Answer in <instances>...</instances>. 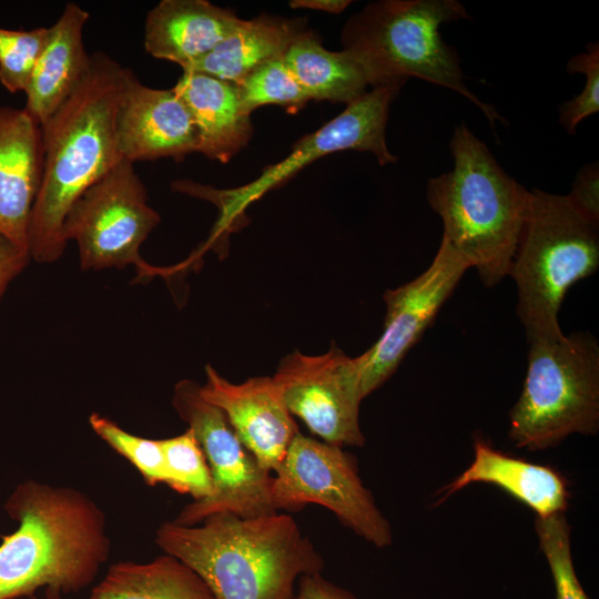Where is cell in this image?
Returning a JSON list of instances; mask_svg holds the SVG:
<instances>
[{
  "instance_id": "obj_1",
  "label": "cell",
  "mask_w": 599,
  "mask_h": 599,
  "mask_svg": "<svg viewBox=\"0 0 599 599\" xmlns=\"http://www.w3.org/2000/svg\"><path fill=\"white\" fill-rule=\"evenodd\" d=\"M18 522L0 544V599L78 593L109 559L111 540L99 505L83 491L27 479L4 501Z\"/></svg>"
},
{
  "instance_id": "obj_2",
  "label": "cell",
  "mask_w": 599,
  "mask_h": 599,
  "mask_svg": "<svg viewBox=\"0 0 599 599\" xmlns=\"http://www.w3.org/2000/svg\"><path fill=\"white\" fill-rule=\"evenodd\" d=\"M125 71L103 52L91 54L84 79L42 125V179L28 232V252L37 263L63 255V223L71 206L123 160L115 113Z\"/></svg>"
},
{
  "instance_id": "obj_3",
  "label": "cell",
  "mask_w": 599,
  "mask_h": 599,
  "mask_svg": "<svg viewBox=\"0 0 599 599\" xmlns=\"http://www.w3.org/2000/svg\"><path fill=\"white\" fill-rule=\"evenodd\" d=\"M155 544L192 568L214 599H291L325 561L291 515L216 512L194 526L162 522Z\"/></svg>"
},
{
  "instance_id": "obj_4",
  "label": "cell",
  "mask_w": 599,
  "mask_h": 599,
  "mask_svg": "<svg viewBox=\"0 0 599 599\" xmlns=\"http://www.w3.org/2000/svg\"><path fill=\"white\" fill-rule=\"evenodd\" d=\"M449 148L453 170L427 181L426 197L443 221V237L491 287L509 274L530 192L464 123Z\"/></svg>"
},
{
  "instance_id": "obj_5",
  "label": "cell",
  "mask_w": 599,
  "mask_h": 599,
  "mask_svg": "<svg viewBox=\"0 0 599 599\" xmlns=\"http://www.w3.org/2000/svg\"><path fill=\"white\" fill-rule=\"evenodd\" d=\"M460 19L470 16L456 0L370 2L344 26L343 49L359 61L373 88L410 77L448 88L476 104L494 129L504 119L466 87L458 53L439 32L441 24Z\"/></svg>"
},
{
  "instance_id": "obj_6",
  "label": "cell",
  "mask_w": 599,
  "mask_h": 599,
  "mask_svg": "<svg viewBox=\"0 0 599 599\" xmlns=\"http://www.w3.org/2000/svg\"><path fill=\"white\" fill-rule=\"evenodd\" d=\"M524 229L510 266L516 312L528 343L556 341L568 290L599 266V223L578 212L567 195L529 191Z\"/></svg>"
},
{
  "instance_id": "obj_7",
  "label": "cell",
  "mask_w": 599,
  "mask_h": 599,
  "mask_svg": "<svg viewBox=\"0 0 599 599\" xmlns=\"http://www.w3.org/2000/svg\"><path fill=\"white\" fill-rule=\"evenodd\" d=\"M508 436L531 451L559 445L573 434L599 429V345L588 332L529 343L518 400L509 412Z\"/></svg>"
},
{
  "instance_id": "obj_8",
  "label": "cell",
  "mask_w": 599,
  "mask_h": 599,
  "mask_svg": "<svg viewBox=\"0 0 599 599\" xmlns=\"http://www.w3.org/2000/svg\"><path fill=\"white\" fill-rule=\"evenodd\" d=\"M405 82L374 87L358 100L315 132L298 140L281 162L266 166L251 183L229 190H217L187 180L172 182L176 192L214 203L220 210L215 235L238 223L244 210L272 189L292 179L313 161L343 150L373 153L380 165L397 161L385 139L389 108Z\"/></svg>"
},
{
  "instance_id": "obj_9",
  "label": "cell",
  "mask_w": 599,
  "mask_h": 599,
  "mask_svg": "<svg viewBox=\"0 0 599 599\" xmlns=\"http://www.w3.org/2000/svg\"><path fill=\"white\" fill-rule=\"evenodd\" d=\"M160 221L133 163L123 159L71 206L63 236L77 242L83 271L134 265L140 278H149L156 268L141 258L140 247Z\"/></svg>"
},
{
  "instance_id": "obj_10",
  "label": "cell",
  "mask_w": 599,
  "mask_h": 599,
  "mask_svg": "<svg viewBox=\"0 0 599 599\" xmlns=\"http://www.w3.org/2000/svg\"><path fill=\"white\" fill-rule=\"evenodd\" d=\"M172 406L196 437L213 480V495L187 504L173 521L194 526L216 512L243 518L276 512L270 471L242 444L225 414L202 397L200 385L191 379L176 383Z\"/></svg>"
},
{
  "instance_id": "obj_11",
  "label": "cell",
  "mask_w": 599,
  "mask_h": 599,
  "mask_svg": "<svg viewBox=\"0 0 599 599\" xmlns=\"http://www.w3.org/2000/svg\"><path fill=\"white\" fill-rule=\"evenodd\" d=\"M271 495L277 511L317 504L375 547L393 542L390 524L364 486L355 457L341 446L298 432L272 477Z\"/></svg>"
},
{
  "instance_id": "obj_12",
  "label": "cell",
  "mask_w": 599,
  "mask_h": 599,
  "mask_svg": "<svg viewBox=\"0 0 599 599\" xmlns=\"http://www.w3.org/2000/svg\"><path fill=\"white\" fill-rule=\"evenodd\" d=\"M288 412L325 443L362 447L359 426L363 393L356 357L335 344L322 355L293 352L280 363L273 376Z\"/></svg>"
},
{
  "instance_id": "obj_13",
  "label": "cell",
  "mask_w": 599,
  "mask_h": 599,
  "mask_svg": "<svg viewBox=\"0 0 599 599\" xmlns=\"http://www.w3.org/2000/svg\"><path fill=\"white\" fill-rule=\"evenodd\" d=\"M468 268L466 261L441 236L428 268L413 281L384 294L386 315L383 333L369 349L356 357L364 398L394 374Z\"/></svg>"
},
{
  "instance_id": "obj_14",
  "label": "cell",
  "mask_w": 599,
  "mask_h": 599,
  "mask_svg": "<svg viewBox=\"0 0 599 599\" xmlns=\"http://www.w3.org/2000/svg\"><path fill=\"white\" fill-rule=\"evenodd\" d=\"M115 133L122 158L136 161L182 160L197 150L192 116L173 89L143 84L126 68L115 113Z\"/></svg>"
},
{
  "instance_id": "obj_15",
  "label": "cell",
  "mask_w": 599,
  "mask_h": 599,
  "mask_svg": "<svg viewBox=\"0 0 599 599\" xmlns=\"http://www.w3.org/2000/svg\"><path fill=\"white\" fill-rule=\"evenodd\" d=\"M202 397L227 417L242 444L267 471L282 463L298 427L273 377H253L233 384L205 366Z\"/></svg>"
},
{
  "instance_id": "obj_16",
  "label": "cell",
  "mask_w": 599,
  "mask_h": 599,
  "mask_svg": "<svg viewBox=\"0 0 599 599\" xmlns=\"http://www.w3.org/2000/svg\"><path fill=\"white\" fill-rule=\"evenodd\" d=\"M43 161L42 126L24 108L0 106V237L27 251Z\"/></svg>"
},
{
  "instance_id": "obj_17",
  "label": "cell",
  "mask_w": 599,
  "mask_h": 599,
  "mask_svg": "<svg viewBox=\"0 0 599 599\" xmlns=\"http://www.w3.org/2000/svg\"><path fill=\"white\" fill-rule=\"evenodd\" d=\"M241 22L233 11L206 0H162L146 14L144 49L153 58L185 70Z\"/></svg>"
},
{
  "instance_id": "obj_18",
  "label": "cell",
  "mask_w": 599,
  "mask_h": 599,
  "mask_svg": "<svg viewBox=\"0 0 599 599\" xmlns=\"http://www.w3.org/2000/svg\"><path fill=\"white\" fill-rule=\"evenodd\" d=\"M90 13L67 3L49 27L48 40L24 91V109L42 126L70 98L87 75L91 54L85 50L83 29Z\"/></svg>"
},
{
  "instance_id": "obj_19",
  "label": "cell",
  "mask_w": 599,
  "mask_h": 599,
  "mask_svg": "<svg viewBox=\"0 0 599 599\" xmlns=\"http://www.w3.org/2000/svg\"><path fill=\"white\" fill-rule=\"evenodd\" d=\"M474 454L469 467L441 489L439 502L469 484L487 483L521 501L537 517L567 510L568 480L555 468L508 456L481 438L475 439Z\"/></svg>"
},
{
  "instance_id": "obj_20",
  "label": "cell",
  "mask_w": 599,
  "mask_h": 599,
  "mask_svg": "<svg viewBox=\"0 0 599 599\" xmlns=\"http://www.w3.org/2000/svg\"><path fill=\"white\" fill-rule=\"evenodd\" d=\"M172 89L185 103L196 128V152L226 163L248 143L253 129L234 84L183 71Z\"/></svg>"
},
{
  "instance_id": "obj_21",
  "label": "cell",
  "mask_w": 599,
  "mask_h": 599,
  "mask_svg": "<svg viewBox=\"0 0 599 599\" xmlns=\"http://www.w3.org/2000/svg\"><path fill=\"white\" fill-rule=\"evenodd\" d=\"M305 30L302 19L261 14L242 20L211 52L183 71L204 73L237 85L264 62L283 55Z\"/></svg>"
},
{
  "instance_id": "obj_22",
  "label": "cell",
  "mask_w": 599,
  "mask_h": 599,
  "mask_svg": "<svg viewBox=\"0 0 599 599\" xmlns=\"http://www.w3.org/2000/svg\"><path fill=\"white\" fill-rule=\"evenodd\" d=\"M283 59L311 100L348 105L370 85L363 65L349 51L325 49L317 34L307 29L291 43Z\"/></svg>"
},
{
  "instance_id": "obj_23",
  "label": "cell",
  "mask_w": 599,
  "mask_h": 599,
  "mask_svg": "<svg viewBox=\"0 0 599 599\" xmlns=\"http://www.w3.org/2000/svg\"><path fill=\"white\" fill-rule=\"evenodd\" d=\"M89 599H214L204 580L177 558L119 561L92 588Z\"/></svg>"
},
{
  "instance_id": "obj_24",
  "label": "cell",
  "mask_w": 599,
  "mask_h": 599,
  "mask_svg": "<svg viewBox=\"0 0 599 599\" xmlns=\"http://www.w3.org/2000/svg\"><path fill=\"white\" fill-rule=\"evenodd\" d=\"M235 87L241 108L248 115L256 108L266 104H277L294 111L311 100L292 74L283 55L264 62Z\"/></svg>"
},
{
  "instance_id": "obj_25",
  "label": "cell",
  "mask_w": 599,
  "mask_h": 599,
  "mask_svg": "<svg viewBox=\"0 0 599 599\" xmlns=\"http://www.w3.org/2000/svg\"><path fill=\"white\" fill-rule=\"evenodd\" d=\"M164 455L166 485L180 493L189 494L193 500H204L213 495V480L205 455L187 428L184 433L161 439Z\"/></svg>"
},
{
  "instance_id": "obj_26",
  "label": "cell",
  "mask_w": 599,
  "mask_h": 599,
  "mask_svg": "<svg viewBox=\"0 0 599 599\" xmlns=\"http://www.w3.org/2000/svg\"><path fill=\"white\" fill-rule=\"evenodd\" d=\"M535 530L555 586V599H590L576 573L571 555V526L564 512L536 517Z\"/></svg>"
},
{
  "instance_id": "obj_27",
  "label": "cell",
  "mask_w": 599,
  "mask_h": 599,
  "mask_svg": "<svg viewBox=\"0 0 599 599\" xmlns=\"http://www.w3.org/2000/svg\"><path fill=\"white\" fill-rule=\"evenodd\" d=\"M89 425L100 439L140 473L148 486L166 485L167 477L161 439H150L131 434L112 419L98 413H92L89 416Z\"/></svg>"
},
{
  "instance_id": "obj_28",
  "label": "cell",
  "mask_w": 599,
  "mask_h": 599,
  "mask_svg": "<svg viewBox=\"0 0 599 599\" xmlns=\"http://www.w3.org/2000/svg\"><path fill=\"white\" fill-rule=\"evenodd\" d=\"M49 28L11 30L0 27V83L10 93L24 92L48 40Z\"/></svg>"
},
{
  "instance_id": "obj_29",
  "label": "cell",
  "mask_w": 599,
  "mask_h": 599,
  "mask_svg": "<svg viewBox=\"0 0 599 599\" xmlns=\"http://www.w3.org/2000/svg\"><path fill=\"white\" fill-rule=\"evenodd\" d=\"M570 73H583L582 91L559 108V122L568 133H575L578 124L599 111V44L592 42L587 51L577 53L567 62Z\"/></svg>"
},
{
  "instance_id": "obj_30",
  "label": "cell",
  "mask_w": 599,
  "mask_h": 599,
  "mask_svg": "<svg viewBox=\"0 0 599 599\" xmlns=\"http://www.w3.org/2000/svg\"><path fill=\"white\" fill-rule=\"evenodd\" d=\"M573 207L592 222L599 223V166L585 164L576 174L567 195Z\"/></svg>"
},
{
  "instance_id": "obj_31",
  "label": "cell",
  "mask_w": 599,
  "mask_h": 599,
  "mask_svg": "<svg viewBox=\"0 0 599 599\" xmlns=\"http://www.w3.org/2000/svg\"><path fill=\"white\" fill-rule=\"evenodd\" d=\"M291 599H358L354 593L322 576L305 575L297 581Z\"/></svg>"
},
{
  "instance_id": "obj_32",
  "label": "cell",
  "mask_w": 599,
  "mask_h": 599,
  "mask_svg": "<svg viewBox=\"0 0 599 599\" xmlns=\"http://www.w3.org/2000/svg\"><path fill=\"white\" fill-rule=\"evenodd\" d=\"M31 261L29 252L0 237V303L9 285Z\"/></svg>"
},
{
  "instance_id": "obj_33",
  "label": "cell",
  "mask_w": 599,
  "mask_h": 599,
  "mask_svg": "<svg viewBox=\"0 0 599 599\" xmlns=\"http://www.w3.org/2000/svg\"><path fill=\"white\" fill-rule=\"evenodd\" d=\"M352 1L349 0H292L290 7L297 9L321 10L329 13H341Z\"/></svg>"
},
{
  "instance_id": "obj_34",
  "label": "cell",
  "mask_w": 599,
  "mask_h": 599,
  "mask_svg": "<svg viewBox=\"0 0 599 599\" xmlns=\"http://www.w3.org/2000/svg\"><path fill=\"white\" fill-rule=\"evenodd\" d=\"M18 599H37L35 596H31V597H23V598H18Z\"/></svg>"
}]
</instances>
